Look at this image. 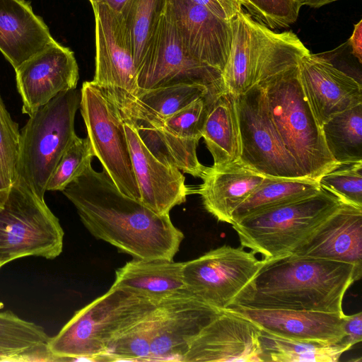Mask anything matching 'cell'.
I'll return each instance as SVG.
<instances>
[{
    "label": "cell",
    "mask_w": 362,
    "mask_h": 362,
    "mask_svg": "<svg viewBox=\"0 0 362 362\" xmlns=\"http://www.w3.org/2000/svg\"><path fill=\"white\" fill-rule=\"evenodd\" d=\"M132 163L140 192V202L159 215L169 214L192 192L178 169L158 160L147 149L134 127L124 122Z\"/></svg>",
    "instance_id": "19"
},
{
    "label": "cell",
    "mask_w": 362,
    "mask_h": 362,
    "mask_svg": "<svg viewBox=\"0 0 362 362\" xmlns=\"http://www.w3.org/2000/svg\"><path fill=\"white\" fill-rule=\"evenodd\" d=\"M8 361H58V358L45 343L13 356Z\"/></svg>",
    "instance_id": "40"
},
{
    "label": "cell",
    "mask_w": 362,
    "mask_h": 362,
    "mask_svg": "<svg viewBox=\"0 0 362 362\" xmlns=\"http://www.w3.org/2000/svg\"><path fill=\"white\" fill-rule=\"evenodd\" d=\"M56 40L25 0H0V51L14 69Z\"/></svg>",
    "instance_id": "22"
},
{
    "label": "cell",
    "mask_w": 362,
    "mask_h": 362,
    "mask_svg": "<svg viewBox=\"0 0 362 362\" xmlns=\"http://www.w3.org/2000/svg\"><path fill=\"white\" fill-rule=\"evenodd\" d=\"M155 309L112 341L105 356V361H149Z\"/></svg>",
    "instance_id": "33"
},
{
    "label": "cell",
    "mask_w": 362,
    "mask_h": 362,
    "mask_svg": "<svg viewBox=\"0 0 362 362\" xmlns=\"http://www.w3.org/2000/svg\"><path fill=\"white\" fill-rule=\"evenodd\" d=\"M211 93L206 86L180 83L141 90L124 121L160 127L163 122L196 99Z\"/></svg>",
    "instance_id": "26"
},
{
    "label": "cell",
    "mask_w": 362,
    "mask_h": 362,
    "mask_svg": "<svg viewBox=\"0 0 362 362\" xmlns=\"http://www.w3.org/2000/svg\"><path fill=\"white\" fill-rule=\"evenodd\" d=\"M49 339L42 326L10 310L0 312V361H8L13 356L47 343Z\"/></svg>",
    "instance_id": "32"
},
{
    "label": "cell",
    "mask_w": 362,
    "mask_h": 362,
    "mask_svg": "<svg viewBox=\"0 0 362 362\" xmlns=\"http://www.w3.org/2000/svg\"><path fill=\"white\" fill-rule=\"evenodd\" d=\"M202 137L213 157V166H222L240 160L241 138L235 96L225 90L215 98Z\"/></svg>",
    "instance_id": "25"
},
{
    "label": "cell",
    "mask_w": 362,
    "mask_h": 362,
    "mask_svg": "<svg viewBox=\"0 0 362 362\" xmlns=\"http://www.w3.org/2000/svg\"><path fill=\"white\" fill-rule=\"evenodd\" d=\"M270 119L306 177L317 180L340 165L329 153L322 129L303 94L298 66L262 81Z\"/></svg>",
    "instance_id": "4"
},
{
    "label": "cell",
    "mask_w": 362,
    "mask_h": 362,
    "mask_svg": "<svg viewBox=\"0 0 362 362\" xmlns=\"http://www.w3.org/2000/svg\"><path fill=\"white\" fill-rule=\"evenodd\" d=\"M222 311L189 292L161 300L154 310L148 361H183L193 340Z\"/></svg>",
    "instance_id": "14"
},
{
    "label": "cell",
    "mask_w": 362,
    "mask_h": 362,
    "mask_svg": "<svg viewBox=\"0 0 362 362\" xmlns=\"http://www.w3.org/2000/svg\"><path fill=\"white\" fill-rule=\"evenodd\" d=\"M300 6H308L311 8H317L331 3L341 0H298Z\"/></svg>",
    "instance_id": "46"
},
{
    "label": "cell",
    "mask_w": 362,
    "mask_h": 362,
    "mask_svg": "<svg viewBox=\"0 0 362 362\" xmlns=\"http://www.w3.org/2000/svg\"><path fill=\"white\" fill-rule=\"evenodd\" d=\"M11 185L5 177L1 167H0V209L4 206V204L8 197Z\"/></svg>",
    "instance_id": "44"
},
{
    "label": "cell",
    "mask_w": 362,
    "mask_h": 362,
    "mask_svg": "<svg viewBox=\"0 0 362 362\" xmlns=\"http://www.w3.org/2000/svg\"><path fill=\"white\" fill-rule=\"evenodd\" d=\"M167 0H127L121 13L128 29L136 69L144 55L146 44L160 16Z\"/></svg>",
    "instance_id": "31"
},
{
    "label": "cell",
    "mask_w": 362,
    "mask_h": 362,
    "mask_svg": "<svg viewBox=\"0 0 362 362\" xmlns=\"http://www.w3.org/2000/svg\"><path fill=\"white\" fill-rule=\"evenodd\" d=\"M266 176L240 160L207 167L203 182L195 190L205 209L218 221L231 223L234 211L255 190Z\"/></svg>",
    "instance_id": "23"
},
{
    "label": "cell",
    "mask_w": 362,
    "mask_h": 362,
    "mask_svg": "<svg viewBox=\"0 0 362 362\" xmlns=\"http://www.w3.org/2000/svg\"><path fill=\"white\" fill-rule=\"evenodd\" d=\"M133 126L145 146L160 163L194 177L204 175L207 167L199 161L197 155L199 140L178 137L162 127Z\"/></svg>",
    "instance_id": "27"
},
{
    "label": "cell",
    "mask_w": 362,
    "mask_h": 362,
    "mask_svg": "<svg viewBox=\"0 0 362 362\" xmlns=\"http://www.w3.org/2000/svg\"><path fill=\"white\" fill-rule=\"evenodd\" d=\"M166 8L188 52L222 73L230 49V21L191 0H167Z\"/></svg>",
    "instance_id": "17"
},
{
    "label": "cell",
    "mask_w": 362,
    "mask_h": 362,
    "mask_svg": "<svg viewBox=\"0 0 362 362\" xmlns=\"http://www.w3.org/2000/svg\"><path fill=\"white\" fill-rule=\"evenodd\" d=\"M15 71L22 112L29 117L61 92L76 88L79 78L73 51L57 41Z\"/></svg>",
    "instance_id": "15"
},
{
    "label": "cell",
    "mask_w": 362,
    "mask_h": 362,
    "mask_svg": "<svg viewBox=\"0 0 362 362\" xmlns=\"http://www.w3.org/2000/svg\"><path fill=\"white\" fill-rule=\"evenodd\" d=\"M320 187L343 203L362 208V161L340 165L318 180Z\"/></svg>",
    "instance_id": "35"
},
{
    "label": "cell",
    "mask_w": 362,
    "mask_h": 362,
    "mask_svg": "<svg viewBox=\"0 0 362 362\" xmlns=\"http://www.w3.org/2000/svg\"><path fill=\"white\" fill-rule=\"evenodd\" d=\"M320 188L317 180L309 177L266 176L255 190L234 211L230 224L261 211L315 194Z\"/></svg>",
    "instance_id": "28"
},
{
    "label": "cell",
    "mask_w": 362,
    "mask_h": 362,
    "mask_svg": "<svg viewBox=\"0 0 362 362\" xmlns=\"http://www.w3.org/2000/svg\"><path fill=\"white\" fill-rule=\"evenodd\" d=\"M193 3L202 6L218 17L230 21L222 6L217 0H191Z\"/></svg>",
    "instance_id": "42"
},
{
    "label": "cell",
    "mask_w": 362,
    "mask_h": 362,
    "mask_svg": "<svg viewBox=\"0 0 362 362\" xmlns=\"http://www.w3.org/2000/svg\"><path fill=\"white\" fill-rule=\"evenodd\" d=\"M226 11L228 18L231 20L237 13L243 8L239 0H217Z\"/></svg>",
    "instance_id": "43"
},
{
    "label": "cell",
    "mask_w": 362,
    "mask_h": 362,
    "mask_svg": "<svg viewBox=\"0 0 362 362\" xmlns=\"http://www.w3.org/2000/svg\"><path fill=\"white\" fill-rule=\"evenodd\" d=\"M230 24V54L221 76L225 90L235 97L262 81L297 66L310 53L293 31L274 32L243 8Z\"/></svg>",
    "instance_id": "5"
},
{
    "label": "cell",
    "mask_w": 362,
    "mask_h": 362,
    "mask_svg": "<svg viewBox=\"0 0 362 362\" xmlns=\"http://www.w3.org/2000/svg\"><path fill=\"white\" fill-rule=\"evenodd\" d=\"M321 129L326 146L337 163L362 161V103L334 115Z\"/></svg>",
    "instance_id": "29"
},
{
    "label": "cell",
    "mask_w": 362,
    "mask_h": 362,
    "mask_svg": "<svg viewBox=\"0 0 362 362\" xmlns=\"http://www.w3.org/2000/svg\"><path fill=\"white\" fill-rule=\"evenodd\" d=\"M98 240L136 259L173 260L185 235L169 214L159 215L122 193L106 171L89 165L62 191Z\"/></svg>",
    "instance_id": "1"
},
{
    "label": "cell",
    "mask_w": 362,
    "mask_h": 362,
    "mask_svg": "<svg viewBox=\"0 0 362 362\" xmlns=\"http://www.w3.org/2000/svg\"><path fill=\"white\" fill-rule=\"evenodd\" d=\"M343 330L345 334L344 342L351 348L362 340V313L346 315L343 317Z\"/></svg>",
    "instance_id": "39"
},
{
    "label": "cell",
    "mask_w": 362,
    "mask_h": 362,
    "mask_svg": "<svg viewBox=\"0 0 362 362\" xmlns=\"http://www.w3.org/2000/svg\"><path fill=\"white\" fill-rule=\"evenodd\" d=\"M91 4H104L114 11L121 12L127 0H88Z\"/></svg>",
    "instance_id": "45"
},
{
    "label": "cell",
    "mask_w": 362,
    "mask_h": 362,
    "mask_svg": "<svg viewBox=\"0 0 362 362\" xmlns=\"http://www.w3.org/2000/svg\"><path fill=\"white\" fill-rule=\"evenodd\" d=\"M264 263L242 246L223 245L184 262L183 279L190 294L219 310L233 304Z\"/></svg>",
    "instance_id": "12"
},
{
    "label": "cell",
    "mask_w": 362,
    "mask_h": 362,
    "mask_svg": "<svg viewBox=\"0 0 362 362\" xmlns=\"http://www.w3.org/2000/svg\"><path fill=\"white\" fill-rule=\"evenodd\" d=\"M260 341L264 361L337 362L351 347L344 339L335 344L288 339L262 330Z\"/></svg>",
    "instance_id": "30"
},
{
    "label": "cell",
    "mask_w": 362,
    "mask_h": 362,
    "mask_svg": "<svg viewBox=\"0 0 362 362\" xmlns=\"http://www.w3.org/2000/svg\"><path fill=\"white\" fill-rule=\"evenodd\" d=\"M155 303L117 287L77 310L47 345L58 361H105L112 341L144 319Z\"/></svg>",
    "instance_id": "3"
},
{
    "label": "cell",
    "mask_w": 362,
    "mask_h": 362,
    "mask_svg": "<svg viewBox=\"0 0 362 362\" xmlns=\"http://www.w3.org/2000/svg\"><path fill=\"white\" fill-rule=\"evenodd\" d=\"M236 99L241 138L240 160L265 176L306 177L270 119L262 88L255 84Z\"/></svg>",
    "instance_id": "13"
},
{
    "label": "cell",
    "mask_w": 362,
    "mask_h": 362,
    "mask_svg": "<svg viewBox=\"0 0 362 362\" xmlns=\"http://www.w3.org/2000/svg\"><path fill=\"white\" fill-rule=\"evenodd\" d=\"M80 108L94 156L122 193L140 202L119 110L92 81L82 85Z\"/></svg>",
    "instance_id": "11"
},
{
    "label": "cell",
    "mask_w": 362,
    "mask_h": 362,
    "mask_svg": "<svg viewBox=\"0 0 362 362\" xmlns=\"http://www.w3.org/2000/svg\"><path fill=\"white\" fill-rule=\"evenodd\" d=\"M226 310L245 317L267 333L285 339L335 344L345 337L344 313L242 306Z\"/></svg>",
    "instance_id": "21"
},
{
    "label": "cell",
    "mask_w": 362,
    "mask_h": 362,
    "mask_svg": "<svg viewBox=\"0 0 362 362\" xmlns=\"http://www.w3.org/2000/svg\"><path fill=\"white\" fill-rule=\"evenodd\" d=\"M140 90L196 83L211 93L225 91L221 72L194 58L183 45L166 6L136 68Z\"/></svg>",
    "instance_id": "10"
},
{
    "label": "cell",
    "mask_w": 362,
    "mask_h": 362,
    "mask_svg": "<svg viewBox=\"0 0 362 362\" xmlns=\"http://www.w3.org/2000/svg\"><path fill=\"white\" fill-rule=\"evenodd\" d=\"M184 262L136 259L115 272L112 286L129 291L156 304L177 293L189 292L183 279Z\"/></svg>",
    "instance_id": "24"
},
{
    "label": "cell",
    "mask_w": 362,
    "mask_h": 362,
    "mask_svg": "<svg viewBox=\"0 0 362 362\" xmlns=\"http://www.w3.org/2000/svg\"><path fill=\"white\" fill-rule=\"evenodd\" d=\"M264 259L230 307L343 314L344 296L359 280L349 263L293 254Z\"/></svg>",
    "instance_id": "2"
},
{
    "label": "cell",
    "mask_w": 362,
    "mask_h": 362,
    "mask_svg": "<svg viewBox=\"0 0 362 362\" xmlns=\"http://www.w3.org/2000/svg\"><path fill=\"white\" fill-rule=\"evenodd\" d=\"M81 90L61 92L37 109L20 132L16 180L45 200L49 180L77 136L74 120Z\"/></svg>",
    "instance_id": "6"
},
{
    "label": "cell",
    "mask_w": 362,
    "mask_h": 362,
    "mask_svg": "<svg viewBox=\"0 0 362 362\" xmlns=\"http://www.w3.org/2000/svg\"><path fill=\"white\" fill-rule=\"evenodd\" d=\"M239 1H240L241 4H242L243 0H239Z\"/></svg>",
    "instance_id": "47"
},
{
    "label": "cell",
    "mask_w": 362,
    "mask_h": 362,
    "mask_svg": "<svg viewBox=\"0 0 362 362\" xmlns=\"http://www.w3.org/2000/svg\"><path fill=\"white\" fill-rule=\"evenodd\" d=\"M261 334L250 320L224 310L193 340L183 362H264Z\"/></svg>",
    "instance_id": "16"
},
{
    "label": "cell",
    "mask_w": 362,
    "mask_h": 362,
    "mask_svg": "<svg viewBox=\"0 0 362 362\" xmlns=\"http://www.w3.org/2000/svg\"><path fill=\"white\" fill-rule=\"evenodd\" d=\"M349 45L351 48L352 54L362 62V20H360L354 26L353 33L348 40Z\"/></svg>",
    "instance_id": "41"
},
{
    "label": "cell",
    "mask_w": 362,
    "mask_h": 362,
    "mask_svg": "<svg viewBox=\"0 0 362 362\" xmlns=\"http://www.w3.org/2000/svg\"><path fill=\"white\" fill-rule=\"evenodd\" d=\"M21 133L0 96V167L11 185L16 180Z\"/></svg>",
    "instance_id": "38"
},
{
    "label": "cell",
    "mask_w": 362,
    "mask_h": 362,
    "mask_svg": "<svg viewBox=\"0 0 362 362\" xmlns=\"http://www.w3.org/2000/svg\"><path fill=\"white\" fill-rule=\"evenodd\" d=\"M242 6L255 21L272 30L293 24L301 7L298 0H243Z\"/></svg>",
    "instance_id": "37"
},
{
    "label": "cell",
    "mask_w": 362,
    "mask_h": 362,
    "mask_svg": "<svg viewBox=\"0 0 362 362\" xmlns=\"http://www.w3.org/2000/svg\"><path fill=\"white\" fill-rule=\"evenodd\" d=\"M94 154L89 139L76 136L63 154L54 170L47 191H61L84 173Z\"/></svg>",
    "instance_id": "34"
},
{
    "label": "cell",
    "mask_w": 362,
    "mask_h": 362,
    "mask_svg": "<svg viewBox=\"0 0 362 362\" xmlns=\"http://www.w3.org/2000/svg\"><path fill=\"white\" fill-rule=\"evenodd\" d=\"M293 255L349 263L362 275V208L343 203Z\"/></svg>",
    "instance_id": "20"
},
{
    "label": "cell",
    "mask_w": 362,
    "mask_h": 362,
    "mask_svg": "<svg viewBox=\"0 0 362 362\" xmlns=\"http://www.w3.org/2000/svg\"><path fill=\"white\" fill-rule=\"evenodd\" d=\"M341 204L320 188L315 194L253 214L232 226L240 246L272 259L293 254Z\"/></svg>",
    "instance_id": "7"
},
{
    "label": "cell",
    "mask_w": 362,
    "mask_h": 362,
    "mask_svg": "<svg viewBox=\"0 0 362 362\" xmlns=\"http://www.w3.org/2000/svg\"><path fill=\"white\" fill-rule=\"evenodd\" d=\"M64 235L45 200L15 181L0 209V269L24 257H57L63 250Z\"/></svg>",
    "instance_id": "8"
},
{
    "label": "cell",
    "mask_w": 362,
    "mask_h": 362,
    "mask_svg": "<svg viewBox=\"0 0 362 362\" xmlns=\"http://www.w3.org/2000/svg\"><path fill=\"white\" fill-rule=\"evenodd\" d=\"M303 94L319 126L362 103V88L352 76L327 59L309 53L298 65Z\"/></svg>",
    "instance_id": "18"
},
{
    "label": "cell",
    "mask_w": 362,
    "mask_h": 362,
    "mask_svg": "<svg viewBox=\"0 0 362 362\" xmlns=\"http://www.w3.org/2000/svg\"><path fill=\"white\" fill-rule=\"evenodd\" d=\"M95 69L92 83L118 108L124 121L140 93L130 35L120 12L91 4Z\"/></svg>",
    "instance_id": "9"
},
{
    "label": "cell",
    "mask_w": 362,
    "mask_h": 362,
    "mask_svg": "<svg viewBox=\"0 0 362 362\" xmlns=\"http://www.w3.org/2000/svg\"><path fill=\"white\" fill-rule=\"evenodd\" d=\"M218 95L208 94L196 99L166 119L160 127L180 138L199 140L211 105Z\"/></svg>",
    "instance_id": "36"
}]
</instances>
